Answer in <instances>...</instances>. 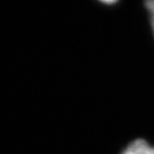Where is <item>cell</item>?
Wrapping results in <instances>:
<instances>
[{"mask_svg":"<svg viewBox=\"0 0 154 154\" xmlns=\"http://www.w3.org/2000/svg\"><path fill=\"white\" fill-rule=\"evenodd\" d=\"M120 154H154V146L145 139L138 138L129 143Z\"/></svg>","mask_w":154,"mask_h":154,"instance_id":"1","label":"cell"},{"mask_svg":"<svg viewBox=\"0 0 154 154\" xmlns=\"http://www.w3.org/2000/svg\"><path fill=\"white\" fill-rule=\"evenodd\" d=\"M145 7L147 11L149 12V17H150V25H151L152 32L154 35V0H145Z\"/></svg>","mask_w":154,"mask_h":154,"instance_id":"2","label":"cell"},{"mask_svg":"<svg viewBox=\"0 0 154 154\" xmlns=\"http://www.w3.org/2000/svg\"><path fill=\"white\" fill-rule=\"evenodd\" d=\"M97 1H99L100 3H102V4H105V5H113L115 4L119 1V0H97Z\"/></svg>","mask_w":154,"mask_h":154,"instance_id":"3","label":"cell"}]
</instances>
